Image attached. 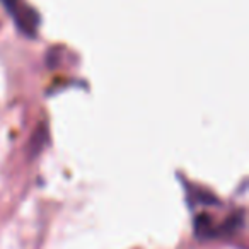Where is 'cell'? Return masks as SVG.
<instances>
[{"mask_svg": "<svg viewBox=\"0 0 249 249\" xmlns=\"http://www.w3.org/2000/svg\"><path fill=\"white\" fill-rule=\"evenodd\" d=\"M11 14L14 16L16 24H18L19 31H21L22 35H26V36L36 35V29H38V24H39V18H38V14H36L35 9L28 7V5L18 4L11 11Z\"/></svg>", "mask_w": 249, "mask_h": 249, "instance_id": "obj_1", "label": "cell"}, {"mask_svg": "<svg viewBox=\"0 0 249 249\" xmlns=\"http://www.w3.org/2000/svg\"><path fill=\"white\" fill-rule=\"evenodd\" d=\"M244 227V212H237V213L231 215L220 227H215L213 239L215 237H231L235 232H239Z\"/></svg>", "mask_w": 249, "mask_h": 249, "instance_id": "obj_2", "label": "cell"}, {"mask_svg": "<svg viewBox=\"0 0 249 249\" xmlns=\"http://www.w3.org/2000/svg\"><path fill=\"white\" fill-rule=\"evenodd\" d=\"M215 227L212 225V218L207 213H201L195 218V234L198 239H213Z\"/></svg>", "mask_w": 249, "mask_h": 249, "instance_id": "obj_3", "label": "cell"}, {"mask_svg": "<svg viewBox=\"0 0 249 249\" xmlns=\"http://www.w3.org/2000/svg\"><path fill=\"white\" fill-rule=\"evenodd\" d=\"M46 139H48V135H46V128H45V126H39L38 132L33 135L31 142H29V152H31L33 157L38 156V154L45 149Z\"/></svg>", "mask_w": 249, "mask_h": 249, "instance_id": "obj_4", "label": "cell"}, {"mask_svg": "<svg viewBox=\"0 0 249 249\" xmlns=\"http://www.w3.org/2000/svg\"><path fill=\"white\" fill-rule=\"evenodd\" d=\"M195 198H196V201H200V203L203 205H218V200L213 196L212 193H207V191H195Z\"/></svg>", "mask_w": 249, "mask_h": 249, "instance_id": "obj_5", "label": "cell"}]
</instances>
